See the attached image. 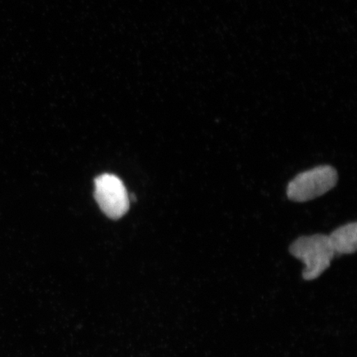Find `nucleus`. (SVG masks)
Returning <instances> with one entry per match:
<instances>
[{
  "mask_svg": "<svg viewBox=\"0 0 357 357\" xmlns=\"http://www.w3.org/2000/svg\"><path fill=\"white\" fill-rule=\"evenodd\" d=\"M289 252L305 263L303 278L306 280L318 278L335 256L328 236L324 234L301 236L290 245Z\"/></svg>",
  "mask_w": 357,
  "mask_h": 357,
  "instance_id": "nucleus-1",
  "label": "nucleus"
},
{
  "mask_svg": "<svg viewBox=\"0 0 357 357\" xmlns=\"http://www.w3.org/2000/svg\"><path fill=\"white\" fill-rule=\"evenodd\" d=\"M95 197L107 216L118 220L129 208L127 190L120 178L111 174H104L95 181Z\"/></svg>",
  "mask_w": 357,
  "mask_h": 357,
  "instance_id": "nucleus-3",
  "label": "nucleus"
},
{
  "mask_svg": "<svg viewBox=\"0 0 357 357\" xmlns=\"http://www.w3.org/2000/svg\"><path fill=\"white\" fill-rule=\"evenodd\" d=\"M335 255L352 254L356 251L357 223H347L335 229L328 236Z\"/></svg>",
  "mask_w": 357,
  "mask_h": 357,
  "instance_id": "nucleus-4",
  "label": "nucleus"
},
{
  "mask_svg": "<svg viewBox=\"0 0 357 357\" xmlns=\"http://www.w3.org/2000/svg\"><path fill=\"white\" fill-rule=\"evenodd\" d=\"M338 181L336 169L331 166H319L303 172L289 181L288 198L297 203L320 197L334 188Z\"/></svg>",
  "mask_w": 357,
  "mask_h": 357,
  "instance_id": "nucleus-2",
  "label": "nucleus"
}]
</instances>
